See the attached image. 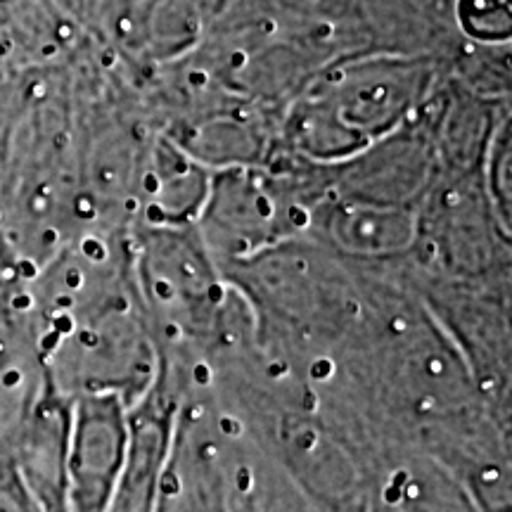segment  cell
Here are the masks:
<instances>
[{"label":"cell","mask_w":512,"mask_h":512,"mask_svg":"<svg viewBox=\"0 0 512 512\" xmlns=\"http://www.w3.org/2000/svg\"><path fill=\"white\" fill-rule=\"evenodd\" d=\"M128 456V406L114 394L69 399L67 512H107Z\"/></svg>","instance_id":"6da1fadb"}]
</instances>
